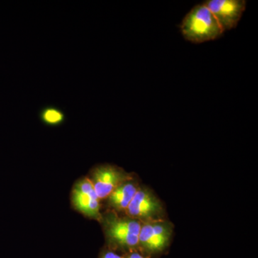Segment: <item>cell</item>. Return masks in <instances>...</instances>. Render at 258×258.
<instances>
[{
    "label": "cell",
    "instance_id": "6da1fadb",
    "mask_svg": "<svg viewBox=\"0 0 258 258\" xmlns=\"http://www.w3.org/2000/svg\"><path fill=\"white\" fill-rule=\"evenodd\" d=\"M108 248L123 254L139 250V236L142 222L128 216H118L111 211L102 216Z\"/></svg>",
    "mask_w": 258,
    "mask_h": 258
},
{
    "label": "cell",
    "instance_id": "7a4b0ae2",
    "mask_svg": "<svg viewBox=\"0 0 258 258\" xmlns=\"http://www.w3.org/2000/svg\"><path fill=\"white\" fill-rule=\"evenodd\" d=\"M180 28L184 38L192 43L212 41L224 33L218 22L204 3L190 10L183 19Z\"/></svg>",
    "mask_w": 258,
    "mask_h": 258
},
{
    "label": "cell",
    "instance_id": "3957f363",
    "mask_svg": "<svg viewBox=\"0 0 258 258\" xmlns=\"http://www.w3.org/2000/svg\"><path fill=\"white\" fill-rule=\"evenodd\" d=\"M174 225L168 220L142 222L139 236V250L149 258L158 257L168 249Z\"/></svg>",
    "mask_w": 258,
    "mask_h": 258
},
{
    "label": "cell",
    "instance_id": "277c9868",
    "mask_svg": "<svg viewBox=\"0 0 258 258\" xmlns=\"http://www.w3.org/2000/svg\"><path fill=\"white\" fill-rule=\"evenodd\" d=\"M125 214L141 222L166 219L165 210L161 200L146 186H139Z\"/></svg>",
    "mask_w": 258,
    "mask_h": 258
},
{
    "label": "cell",
    "instance_id": "5b68a950",
    "mask_svg": "<svg viewBox=\"0 0 258 258\" xmlns=\"http://www.w3.org/2000/svg\"><path fill=\"white\" fill-rule=\"evenodd\" d=\"M204 4L225 32L236 28L245 10L244 0H208Z\"/></svg>",
    "mask_w": 258,
    "mask_h": 258
},
{
    "label": "cell",
    "instance_id": "8992f818",
    "mask_svg": "<svg viewBox=\"0 0 258 258\" xmlns=\"http://www.w3.org/2000/svg\"><path fill=\"white\" fill-rule=\"evenodd\" d=\"M123 169L115 166L105 164L98 166L93 171L91 181L98 198L104 200L122 183L130 179Z\"/></svg>",
    "mask_w": 258,
    "mask_h": 258
},
{
    "label": "cell",
    "instance_id": "52a82bcc",
    "mask_svg": "<svg viewBox=\"0 0 258 258\" xmlns=\"http://www.w3.org/2000/svg\"><path fill=\"white\" fill-rule=\"evenodd\" d=\"M75 208L90 218L101 220L100 199L89 178H84L75 185L72 194Z\"/></svg>",
    "mask_w": 258,
    "mask_h": 258
},
{
    "label": "cell",
    "instance_id": "ba28073f",
    "mask_svg": "<svg viewBox=\"0 0 258 258\" xmlns=\"http://www.w3.org/2000/svg\"><path fill=\"white\" fill-rule=\"evenodd\" d=\"M139 186L138 182L132 178L118 186L107 198L108 206L112 209V211L125 213Z\"/></svg>",
    "mask_w": 258,
    "mask_h": 258
},
{
    "label": "cell",
    "instance_id": "9c48e42d",
    "mask_svg": "<svg viewBox=\"0 0 258 258\" xmlns=\"http://www.w3.org/2000/svg\"><path fill=\"white\" fill-rule=\"evenodd\" d=\"M41 118L42 121L47 125H58L63 122L64 115L60 110L49 107L42 111Z\"/></svg>",
    "mask_w": 258,
    "mask_h": 258
},
{
    "label": "cell",
    "instance_id": "30bf717a",
    "mask_svg": "<svg viewBox=\"0 0 258 258\" xmlns=\"http://www.w3.org/2000/svg\"><path fill=\"white\" fill-rule=\"evenodd\" d=\"M100 258H124V256H123V254H120L118 253V252H116V251L108 248L105 249V250L102 252Z\"/></svg>",
    "mask_w": 258,
    "mask_h": 258
},
{
    "label": "cell",
    "instance_id": "8fae6325",
    "mask_svg": "<svg viewBox=\"0 0 258 258\" xmlns=\"http://www.w3.org/2000/svg\"><path fill=\"white\" fill-rule=\"evenodd\" d=\"M123 256H124V258H149L144 255L139 250L131 251V252L123 254Z\"/></svg>",
    "mask_w": 258,
    "mask_h": 258
}]
</instances>
